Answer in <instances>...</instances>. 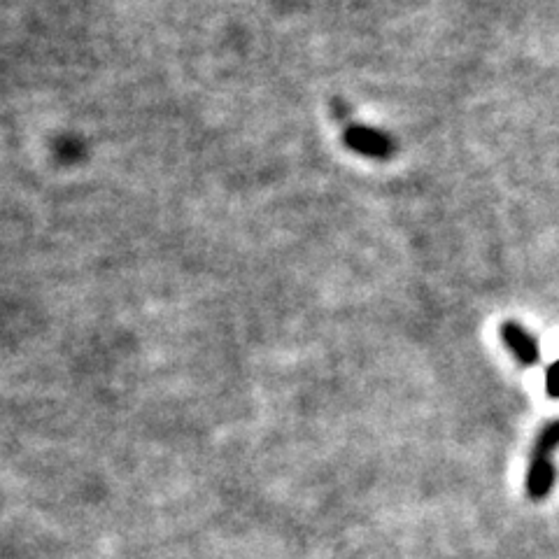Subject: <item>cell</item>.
Segmentation results:
<instances>
[{
  "instance_id": "1",
  "label": "cell",
  "mask_w": 559,
  "mask_h": 559,
  "mask_svg": "<svg viewBox=\"0 0 559 559\" xmlns=\"http://www.w3.org/2000/svg\"><path fill=\"white\" fill-rule=\"evenodd\" d=\"M557 448H559V420L546 424L534 443L532 462H529V473H527V492L529 497L536 501L546 499L555 485L553 452Z\"/></svg>"
},
{
  "instance_id": "2",
  "label": "cell",
  "mask_w": 559,
  "mask_h": 559,
  "mask_svg": "<svg viewBox=\"0 0 559 559\" xmlns=\"http://www.w3.org/2000/svg\"><path fill=\"white\" fill-rule=\"evenodd\" d=\"M343 140L352 152L362 154V157H369V159H392L396 150V143L392 136H387L385 131L371 129V126H362V124H350L343 133Z\"/></svg>"
},
{
  "instance_id": "3",
  "label": "cell",
  "mask_w": 559,
  "mask_h": 559,
  "mask_svg": "<svg viewBox=\"0 0 559 559\" xmlns=\"http://www.w3.org/2000/svg\"><path fill=\"white\" fill-rule=\"evenodd\" d=\"M501 338H504L508 350L513 352L515 359H518L520 364L532 366L539 362V357H541L539 343H536V338L529 334V331L522 329L520 324L506 322L504 327H501Z\"/></svg>"
},
{
  "instance_id": "4",
  "label": "cell",
  "mask_w": 559,
  "mask_h": 559,
  "mask_svg": "<svg viewBox=\"0 0 559 559\" xmlns=\"http://www.w3.org/2000/svg\"><path fill=\"white\" fill-rule=\"evenodd\" d=\"M546 389L553 399H559V359L546 373Z\"/></svg>"
}]
</instances>
